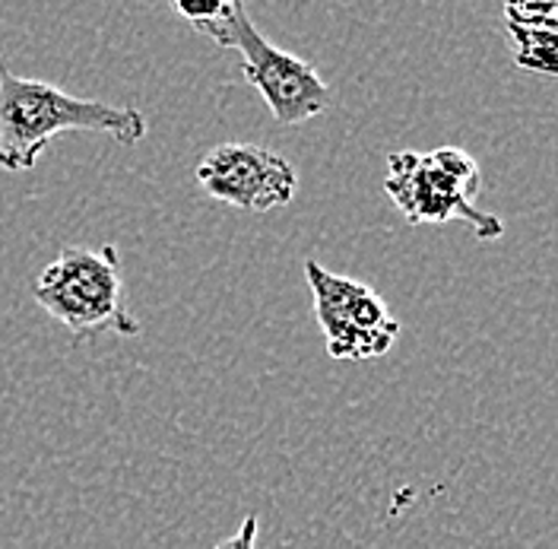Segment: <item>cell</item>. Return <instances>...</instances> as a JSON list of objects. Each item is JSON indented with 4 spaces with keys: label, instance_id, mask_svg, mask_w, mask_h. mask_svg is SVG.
<instances>
[{
    "label": "cell",
    "instance_id": "obj_5",
    "mask_svg": "<svg viewBox=\"0 0 558 549\" xmlns=\"http://www.w3.org/2000/svg\"><path fill=\"white\" fill-rule=\"evenodd\" d=\"M232 48L242 51L244 80L260 93L274 121L282 128L305 124L333 103V89L320 80V73L308 61L282 51L257 33L244 3L235 13Z\"/></svg>",
    "mask_w": 558,
    "mask_h": 549
},
{
    "label": "cell",
    "instance_id": "obj_8",
    "mask_svg": "<svg viewBox=\"0 0 558 549\" xmlns=\"http://www.w3.org/2000/svg\"><path fill=\"white\" fill-rule=\"evenodd\" d=\"M508 33H511V41H514V61H518V68L543 73V76H556V26H521V23H508Z\"/></svg>",
    "mask_w": 558,
    "mask_h": 549
},
{
    "label": "cell",
    "instance_id": "obj_9",
    "mask_svg": "<svg viewBox=\"0 0 558 549\" xmlns=\"http://www.w3.org/2000/svg\"><path fill=\"white\" fill-rule=\"evenodd\" d=\"M505 20L521 26H558L556 3H511L505 7Z\"/></svg>",
    "mask_w": 558,
    "mask_h": 549
},
{
    "label": "cell",
    "instance_id": "obj_4",
    "mask_svg": "<svg viewBox=\"0 0 558 549\" xmlns=\"http://www.w3.org/2000/svg\"><path fill=\"white\" fill-rule=\"evenodd\" d=\"M305 276L330 359H378L397 344L400 321L368 283L330 274L317 261H305Z\"/></svg>",
    "mask_w": 558,
    "mask_h": 549
},
{
    "label": "cell",
    "instance_id": "obj_3",
    "mask_svg": "<svg viewBox=\"0 0 558 549\" xmlns=\"http://www.w3.org/2000/svg\"><path fill=\"white\" fill-rule=\"evenodd\" d=\"M33 293L35 302L76 337L102 327L124 337L140 334V321L124 306V276L114 244L64 248L35 279Z\"/></svg>",
    "mask_w": 558,
    "mask_h": 549
},
{
    "label": "cell",
    "instance_id": "obj_7",
    "mask_svg": "<svg viewBox=\"0 0 558 549\" xmlns=\"http://www.w3.org/2000/svg\"><path fill=\"white\" fill-rule=\"evenodd\" d=\"M242 0H174L172 10L197 33L209 35L219 48H232V26Z\"/></svg>",
    "mask_w": 558,
    "mask_h": 549
},
{
    "label": "cell",
    "instance_id": "obj_10",
    "mask_svg": "<svg viewBox=\"0 0 558 549\" xmlns=\"http://www.w3.org/2000/svg\"><path fill=\"white\" fill-rule=\"evenodd\" d=\"M213 549H257V515H247L239 524V530L232 537H226L222 544Z\"/></svg>",
    "mask_w": 558,
    "mask_h": 549
},
{
    "label": "cell",
    "instance_id": "obj_2",
    "mask_svg": "<svg viewBox=\"0 0 558 549\" xmlns=\"http://www.w3.org/2000/svg\"><path fill=\"white\" fill-rule=\"evenodd\" d=\"M483 172L466 150L441 146L435 153H390L384 191L410 226H441L460 219L480 239H498L505 223L476 206Z\"/></svg>",
    "mask_w": 558,
    "mask_h": 549
},
{
    "label": "cell",
    "instance_id": "obj_6",
    "mask_svg": "<svg viewBox=\"0 0 558 549\" xmlns=\"http://www.w3.org/2000/svg\"><path fill=\"white\" fill-rule=\"evenodd\" d=\"M201 191L219 204L267 213L292 204L299 191L295 166L257 143H219L197 166Z\"/></svg>",
    "mask_w": 558,
    "mask_h": 549
},
{
    "label": "cell",
    "instance_id": "obj_1",
    "mask_svg": "<svg viewBox=\"0 0 558 549\" xmlns=\"http://www.w3.org/2000/svg\"><path fill=\"white\" fill-rule=\"evenodd\" d=\"M64 131L111 134L134 146L146 138V115L140 108L76 99L61 86L16 76L0 55V169L29 172L45 146Z\"/></svg>",
    "mask_w": 558,
    "mask_h": 549
}]
</instances>
